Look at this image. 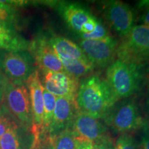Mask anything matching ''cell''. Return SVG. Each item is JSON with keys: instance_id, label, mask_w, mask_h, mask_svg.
<instances>
[{"instance_id": "6da1fadb", "label": "cell", "mask_w": 149, "mask_h": 149, "mask_svg": "<svg viewBox=\"0 0 149 149\" xmlns=\"http://www.w3.org/2000/svg\"><path fill=\"white\" fill-rule=\"evenodd\" d=\"M118 101L107 80L99 76H89L79 84L76 97L78 109L95 118L104 119Z\"/></svg>"}, {"instance_id": "7a4b0ae2", "label": "cell", "mask_w": 149, "mask_h": 149, "mask_svg": "<svg viewBox=\"0 0 149 149\" xmlns=\"http://www.w3.org/2000/svg\"><path fill=\"white\" fill-rule=\"evenodd\" d=\"M141 66L117 59L107 70V81L117 100L135 93L141 81Z\"/></svg>"}, {"instance_id": "3957f363", "label": "cell", "mask_w": 149, "mask_h": 149, "mask_svg": "<svg viewBox=\"0 0 149 149\" xmlns=\"http://www.w3.org/2000/svg\"><path fill=\"white\" fill-rule=\"evenodd\" d=\"M116 56L117 59L141 67L149 64V26H133L119 43Z\"/></svg>"}, {"instance_id": "277c9868", "label": "cell", "mask_w": 149, "mask_h": 149, "mask_svg": "<svg viewBox=\"0 0 149 149\" xmlns=\"http://www.w3.org/2000/svg\"><path fill=\"white\" fill-rule=\"evenodd\" d=\"M2 106L19 125L31 130L33 115L26 84H15L9 81Z\"/></svg>"}, {"instance_id": "5b68a950", "label": "cell", "mask_w": 149, "mask_h": 149, "mask_svg": "<svg viewBox=\"0 0 149 149\" xmlns=\"http://www.w3.org/2000/svg\"><path fill=\"white\" fill-rule=\"evenodd\" d=\"M35 60L29 51L0 50V70L10 82L26 84L34 72Z\"/></svg>"}, {"instance_id": "8992f818", "label": "cell", "mask_w": 149, "mask_h": 149, "mask_svg": "<svg viewBox=\"0 0 149 149\" xmlns=\"http://www.w3.org/2000/svg\"><path fill=\"white\" fill-rule=\"evenodd\" d=\"M103 120L115 132L121 134L141 128L144 122L136 104L130 100L115 104Z\"/></svg>"}, {"instance_id": "52a82bcc", "label": "cell", "mask_w": 149, "mask_h": 149, "mask_svg": "<svg viewBox=\"0 0 149 149\" xmlns=\"http://www.w3.org/2000/svg\"><path fill=\"white\" fill-rule=\"evenodd\" d=\"M118 44V42L111 37L104 40H82L79 47L95 68H104L115 61Z\"/></svg>"}, {"instance_id": "ba28073f", "label": "cell", "mask_w": 149, "mask_h": 149, "mask_svg": "<svg viewBox=\"0 0 149 149\" xmlns=\"http://www.w3.org/2000/svg\"><path fill=\"white\" fill-rule=\"evenodd\" d=\"M42 86L56 97H65L76 100L79 90V79L66 72L42 71Z\"/></svg>"}, {"instance_id": "9c48e42d", "label": "cell", "mask_w": 149, "mask_h": 149, "mask_svg": "<svg viewBox=\"0 0 149 149\" xmlns=\"http://www.w3.org/2000/svg\"><path fill=\"white\" fill-rule=\"evenodd\" d=\"M29 52L42 71L65 72L46 36L39 35L30 42Z\"/></svg>"}, {"instance_id": "30bf717a", "label": "cell", "mask_w": 149, "mask_h": 149, "mask_svg": "<svg viewBox=\"0 0 149 149\" xmlns=\"http://www.w3.org/2000/svg\"><path fill=\"white\" fill-rule=\"evenodd\" d=\"M103 13L112 29L121 37L126 36L133 27V11L122 1L107 2L103 7Z\"/></svg>"}, {"instance_id": "8fae6325", "label": "cell", "mask_w": 149, "mask_h": 149, "mask_svg": "<svg viewBox=\"0 0 149 149\" xmlns=\"http://www.w3.org/2000/svg\"><path fill=\"white\" fill-rule=\"evenodd\" d=\"M29 91L31 110L33 115V125L31 133L33 137H39L43 133V118H44V97L43 86L38 70H35L26 81Z\"/></svg>"}, {"instance_id": "7c38bea8", "label": "cell", "mask_w": 149, "mask_h": 149, "mask_svg": "<svg viewBox=\"0 0 149 149\" xmlns=\"http://www.w3.org/2000/svg\"><path fill=\"white\" fill-rule=\"evenodd\" d=\"M71 129L80 143L95 142L107 135V127L99 119L79 111L74 117Z\"/></svg>"}, {"instance_id": "4fadbf2b", "label": "cell", "mask_w": 149, "mask_h": 149, "mask_svg": "<svg viewBox=\"0 0 149 149\" xmlns=\"http://www.w3.org/2000/svg\"><path fill=\"white\" fill-rule=\"evenodd\" d=\"M79 111L76 100L57 97L53 120L47 132L48 135L54 137L64 130L71 128Z\"/></svg>"}, {"instance_id": "5bb4252c", "label": "cell", "mask_w": 149, "mask_h": 149, "mask_svg": "<svg viewBox=\"0 0 149 149\" xmlns=\"http://www.w3.org/2000/svg\"><path fill=\"white\" fill-rule=\"evenodd\" d=\"M59 10L68 26L79 35L82 33L85 26L95 19L88 10L76 3H62Z\"/></svg>"}, {"instance_id": "9a60e30c", "label": "cell", "mask_w": 149, "mask_h": 149, "mask_svg": "<svg viewBox=\"0 0 149 149\" xmlns=\"http://www.w3.org/2000/svg\"><path fill=\"white\" fill-rule=\"evenodd\" d=\"M30 42L14 24L0 20V49L7 51H28Z\"/></svg>"}, {"instance_id": "2e32d148", "label": "cell", "mask_w": 149, "mask_h": 149, "mask_svg": "<svg viewBox=\"0 0 149 149\" xmlns=\"http://www.w3.org/2000/svg\"><path fill=\"white\" fill-rule=\"evenodd\" d=\"M48 40L57 56H64L79 59L86 62H91L79 46L71 40L54 35L48 37Z\"/></svg>"}, {"instance_id": "e0dca14e", "label": "cell", "mask_w": 149, "mask_h": 149, "mask_svg": "<svg viewBox=\"0 0 149 149\" xmlns=\"http://www.w3.org/2000/svg\"><path fill=\"white\" fill-rule=\"evenodd\" d=\"M29 130H31L15 124L0 137V149H27L26 135Z\"/></svg>"}, {"instance_id": "ac0fdd59", "label": "cell", "mask_w": 149, "mask_h": 149, "mask_svg": "<svg viewBox=\"0 0 149 149\" xmlns=\"http://www.w3.org/2000/svg\"><path fill=\"white\" fill-rule=\"evenodd\" d=\"M57 57L64 67L65 72L77 79L89 74L95 68L91 62H86L79 59L64 56Z\"/></svg>"}, {"instance_id": "d6986e66", "label": "cell", "mask_w": 149, "mask_h": 149, "mask_svg": "<svg viewBox=\"0 0 149 149\" xmlns=\"http://www.w3.org/2000/svg\"><path fill=\"white\" fill-rule=\"evenodd\" d=\"M51 138L54 149H76L80 143L70 128Z\"/></svg>"}, {"instance_id": "ffe728a7", "label": "cell", "mask_w": 149, "mask_h": 149, "mask_svg": "<svg viewBox=\"0 0 149 149\" xmlns=\"http://www.w3.org/2000/svg\"><path fill=\"white\" fill-rule=\"evenodd\" d=\"M44 97V118H43V133L47 134L48 130L53 120L57 97L43 87Z\"/></svg>"}, {"instance_id": "44dd1931", "label": "cell", "mask_w": 149, "mask_h": 149, "mask_svg": "<svg viewBox=\"0 0 149 149\" xmlns=\"http://www.w3.org/2000/svg\"><path fill=\"white\" fill-rule=\"evenodd\" d=\"M19 15L16 7L0 1V20L14 24L17 26Z\"/></svg>"}, {"instance_id": "7402d4cb", "label": "cell", "mask_w": 149, "mask_h": 149, "mask_svg": "<svg viewBox=\"0 0 149 149\" xmlns=\"http://www.w3.org/2000/svg\"><path fill=\"white\" fill-rule=\"evenodd\" d=\"M17 124L3 106L0 107V137L9 128Z\"/></svg>"}, {"instance_id": "603a6c76", "label": "cell", "mask_w": 149, "mask_h": 149, "mask_svg": "<svg viewBox=\"0 0 149 149\" xmlns=\"http://www.w3.org/2000/svg\"><path fill=\"white\" fill-rule=\"evenodd\" d=\"M115 149H139L137 142L130 135L121 134L115 142Z\"/></svg>"}, {"instance_id": "cb8c5ba5", "label": "cell", "mask_w": 149, "mask_h": 149, "mask_svg": "<svg viewBox=\"0 0 149 149\" xmlns=\"http://www.w3.org/2000/svg\"><path fill=\"white\" fill-rule=\"evenodd\" d=\"M31 149H54L51 138L48 134L42 133L37 137H33Z\"/></svg>"}, {"instance_id": "d4e9b609", "label": "cell", "mask_w": 149, "mask_h": 149, "mask_svg": "<svg viewBox=\"0 0 149 149\" xmlns=\"http://www.w3.org/2000/svg\"><path fill=\"white\" fill-rule=\"evenodd\" d=\"M80 37L82 38V40H104L111 37L107 30L105 29V27L101 23H100L97 28L92 34L82 35V36Z\"/></svg>"}, {"instance_id": "484cf974", "label": "cell", "mask_w": 149, "mask_h": 149, "mask_svg": "<svg viewBox=\"0 0 149 149\" xmlns=\"http://www.w3.org/2000/svg\"><path fill=\"white\" fill-rule=\"evenodd\" d=\"M92 149H115V142L107 135L94 142Z\"/></svg>"}, {"instance_id": "4316f807", "label": "cell", "mask_w": 149, "mask_h": 149, "mask_svg": "<svg viewBox=\"0 0 149 149\" xmlns=\"http://www.w3.org/2000/svg\"><path fill=\"white\" fill-rule=\"evenodd\" d=\"M141 149H149V124L147 122H143L141 126Z\"/></svg>"}, {"instance_id": "83f0119b", "label": "cell", "mask_w": 149, "mask_h": 149, "mask_svg": "<svg viewBox=\"0 0 149 149\" xmlns=\"http://www.w3.org/2000/svg\"><path fill=\"white\" fill-rule=\"evenodd\" d=\"M139 9L141 11L140 21L142 25L149 26V1H142L139 3Z\"/></svg>"}, {"instance_id": "f1b7e54d", "label": "cell", "mask_w": 149, "mask_h": 149, "mask_svg": "<svg viewBox=\"0 0 149 149\" xmlns=\"http://www.w3.org/2000/svg\"><path fill=\"white\" fill-rule=\"evenodd\" d=\"M9 83V80L6 76L0 70V107L2 106L4 94L6 90L7 86Z\"/></svg>"}, {"instance_id": "f546056e", "label": "cell", "mask_w": 149, "mask_h": 149, "mask_svg": "<svg viewBox=\"0 0 149 149\" xmlns=\"http://www.w3.org/2000/svg\"><path fill=\"white\" fill-rule=\"evenodd\" d=\"M93 144V142H88V141H84V142L79 143L76 149H92Z\"/></svg>"}]
</instances>
